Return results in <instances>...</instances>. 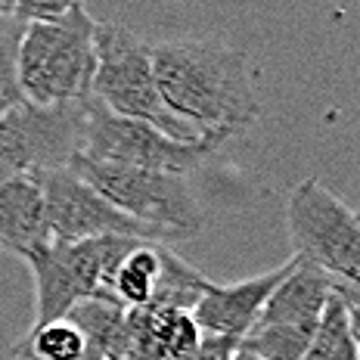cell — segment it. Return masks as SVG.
Returning <instances> with one entry per match:
<instances>
[{
	"instance_id": "obj_1",
	"label": "cell",
	"mask_w": 360,
	"mask_h": 360,
	"mask_svg": "<svg viewBox=\"0 0 360 360\" xmlns=\"http://www.w3.org/2000/svg\"><path fill=\"white\" fill-rule=\"evenodd\" d=\"M153 72L165 109L202 137L227 140L261 115L249 59L224 41H159L153 44Z\"/></svg>"
},
{
	"instance_id": "obj_2",
	"label": "cell",
	"mask_w": 360,
	"mask_h": 360,
	"mask_svg": "<svg viewBox=\"0 0 360 360\" xmlns=\"http://www.w3.org/2000/svg\"><path fill=\"white\" fill-rule=\"evenodd\" d=\"M96 19L84 4H72L63 16L25 22L16 56L19 96L32 106H75L94 96Z\"/></svg>"
},
{
	"instance_id": "obj_3",
	"label": "cell",
	"mask_w": 360,
	"mask_h": 360,
	"mask_svg": "<svg viewBox=\"0 0 360 360\" xmlns=\"http://www.w3.org/2000/svg\"><path fill=\"white\" fill-rule=\"evenodd\" d=\"M96 69H94V100L103 103L112 115L143 122L165 137L180 143H199L202 137L190 124L174 118L162 103L153 72V44L122 22H96L94 32Z\"/></svg>"
},
{
	"instance_id": "obj_4",
	"label": "cell",
	"mask_w": 360,
	"mask_h": 360,
	"mask_svg": "<svg viewBox=\"0 0 360 360\" xmlns=\"http://www.w3.org/2000/svg\"><path fill=\"white\" fill-rule=\"evenodd\" d=\"M69 171L87 186H94L118 212L146 224V227L165 230V233L177 236L180 243L199 236V230L205 227V214L193 196L190 177L94 162L84 155H75Z\"/></svg>"
},
{
	"instance_id": "obj_5",
	"label": "cell",
	"mask_w": 360,
	"mask_h": 360,
	"mask_svg": "<svg viewBox=\"0 0 360 360\" xmlns=\"http://www.w3.org/2000/svg\"><path fill=\"white\" fill-rule=\"evenodd\" d=\"M140 239L103 236L84 243H50L25 261L34 276V323L47 326L63 320L78 302L112 298L118 264Z\"/></svg>"
},
{
	"instance_id": "obj_6",
	"label": "cell",
	"mask_w": 360,
	"mask_h": 360,
	"mask_svg": "<svg viewBox=\"0 0 360 360\" xmlns=\"http://www.w3.org/2000/svg\"><path fill=\"white\" fill-rule=\"evenodd\" d=\"M286 224L295 258L320 267L335 283L360 286V212L335 196L323 180L292 186Z\"/></svg>"
},
{
	"instance_id": "obj_7",
	"label": "cell",
	"mask_w": 360,
	"mask_h": 360,
	"mask_svg": "<svg viewBox=\"0 0 360 360\" xmlns=\"http://www.w3.org/2000/svg\"><path fill=\"white\" fill-rule=\"evenodd\" d=\"M224 140H199V143H180L165 137L162 131L143 122L112 115L94 96L84 103V122H81V153L84 159L124 165V168L165 171V174L190 177L217 153Z\"/></svg>"
},
{
	"instance_id": "obj_8",
	"label": "cell",
	"mask_w": 360,
	"mask_h": 360,
	"mask_svg": "<svg viewBox=\"0 0 360 360\" xmlns=\"http://www.w3.org/2000/svg\"><path fill=\"white\" fill-rule=\"evenodd\" d=\"M84 103L75 106H32L13 103L0 115V184L34 180L50 171H69L81 153Z\"/></svg>"
},
{
	"instance_id": "obj_9",
	"label": "cell",
	"mask_w": 360,
	"mask_h": 360,
	"mask_svg": "<svg viewBox=\"0 0 360 360\" xmlns=\"http://www.w3.org/2000/svg\"><path fill=\"white\" fill-rule=\"evenodd\" d=\"M34 184L41 190L53 243H84V239H103V236L140 239V243H159V245L180 243L177 236L146 227V224L118 212L112 202H106L94 186H87L72 171H50V174L34 177Z\"/></svg>"
},
{
	"instance_id": "obj_10",
	"label": "cell",
	"mask_w": 360,
	"mask_h": 360,
	"mask_svg": "<svg viewBox=\"0 0 360 360\" xmlns=\"http://www.w3.org/2000/svg\"><path fill=\"white\" fill-rule=\"evenodd\" d=\"M292 264H295V258L283 261L280 267L267 270V274L249 276V280H239V283H227V286L208 280L202 298L193 307V320L199 323L202 335H221V339L239 342L255 326L267 298L274 295V289L283 283V276L292 270Z\"/></svg>"
},
{
	"instance_id": "obj_11",
	"label": "cell",
	"mask_w": 360,
	"mask_h": 360,
	"mask_svg": "<svg viewBox=\"0 0 360 360\" xmlns=\"http://www.w3.org/2000/svg\"><path fill=\"white\" fill-rule=\"evenodd\" d=\"M295 258V255H292ZM335 295V280L323 274L320 267L295 258V264L283 283L267 298L264 311L258 314V326H289V329H307L314 333L323 317L329 298Z\"/></svg>"
},
{
	"instance_id": "obj_12",
	"label": "cell",
	"mask_w": 360,
	"mask_h": 360,
	"mask_svg": "<svg viewBox=\"0 0 360 360\" xmlns=\"http://www.w3.org/2000/svg\"><path fill=\"white\" fill-rule=\"evenodd\" d=\"M53 243L47 212L34 180H4L0 184V249L28 261Z\"/></svg>"
},
{
	"instance_id": "obj_13",
	"label": "cell",
	"mask_w": 360,
	"mask_h": 360,
	"mask_svg": "<svg viewBox=\"0 0 360 360\" xmlns=\"http://www.w3.org/2000/svg\"><path fill=\"white\" fill-rule=\"evenodd\" d=\"M81 329L87 345L103 354L106 360H124V342H127V307H122L115 298H87L78 302L65 314Z\"/></svg>"
},
{
	"instance_id": "obj_14",
	"label": "cell",
	"mask_w": 360,
	"mask_h": 360,
	"mask_svg": "<svg viewBox=\"0 0 360 360\" xmlns=\"http://www.w3.org/2000/svg\"><path fill=\"white\" fill-rule=\"evenodd\" d=\"M159 267H162V245L159 243H137L115 270L112 298L122 307H127V311L146 307L155 295Z\"/></svg>"
},
{
	"instance_id": "obj_15",
	"label": "cell",
	"mask_w": 360,
	"mask_h": 360,
	"mask_svg": "<svg viewBox=\"0 0 360 360\" xmlns=\"http://www.w3.org/2000/svg\"><path fill=\"white\" fill-rule=\"evenodd\" d=\"M302 360H360L357 339L351 333V320H348V311H345L339 292L329 298L323 317L317 323V333H314Z\"/></svg>"
},
{
	"instance_id": "obj_16",
	"label": "cell",
	"mask_w": 360,
	"mask_h": 360,
	"mask_svg": "<svg viewBox=\"0 0 360 360\" xmlns=\"http://www.w3.org/2000/svg\"><path fill=\"white\" fill-rule=\"evenodd\" d=\"M25 32V22L16 13L0 16V103H22L19 84H16V56H19V41Z\"/></svg>"
},
{
	"instance_id": "obj_17",
	"label": "cell",
	"mask_w": 360,
	"mask_h": 360,
	"mask_svg": "<svg viewBox=\"0 0 360 360\" xmlns=\"http://www.w3.org/2000/svg\"><path fill=\"white\" fill-rule=\"evenodd\" d=\"M239 342L236 339H221V335H202L199 348L186 357H177V360H230L236 354Z\"/></svg>"
},
{
	"instance_id": "obj_18",
	"label": "cell",
	"mask_w": 360,
	"mask_h": 360,
	"mask_svg": "<svg viewBox=\"0 0 360 360\" xmlns=\"http://www.w3.org/2000/svg\"><path fill=\"white\" fill-rule=\"evenodd\" d=\"M335 292H339L345 311H348V320H351V333L357 339V348H360V286H348V283H335Z\"/></svg>"
},
{
	"instance_id": "obj_19",
	"label": "cell",
	"mask_w": 360,
	"mask_h": 360,
	"mask_svg": "<svg viewBox=\"0 0 360 360\" xmlns=\"http://www.w3.org/2000/svg\"><path fill=\"white\" fill-rule=\"evenodd\" d=\"M6 13H16V4H13V0H0V16H6Z\"/></svg>"
},
{
	"instance_id": "obj_20",
	"label": "cell",
	"mask_w": 360,
	"mask_h": 360,
	"mask_svg": "<svg viewBox=\"0 0 360 360\" xmlns=\"http://www.w3.org/2000/svg\"><path fill=\"white\" fill-rule=\"evenodd\" d=\"M6 109H10V103H0V115H4V112H6Z\"/></svg>"
},
{
	"instance_id": "obj_21",
	"label": "cell",
	"mask_w": 360,
	"mask_h": 360,
	"mask_svg": "<svg viewBox=\"0 0 360 360\" xmlns=\"http://www.w3.org/2000/svg\"><path fill=\"white\" fill-rule=\"evenodd\" d=\"M13 360H22V357H13Z\"/></svg>"
}]
</instances>
